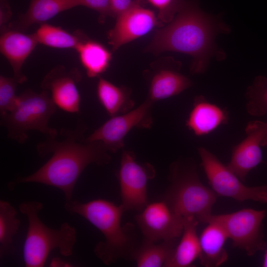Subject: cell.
<instances>
[{
  "label": "cell",
  "mask_w": 267,
  "mask_h": 267,
  "mask_svg": "<svg viewBox=\"0 0 267 267\" xmlns=\"http://www.w3.org/2000/svg\"><path fill=\"white\" fill-rule=\"evenodd\" d=\"M246 109L254 116H261L267 113V78L257 77L246 92Z\"/></svg>",
  "instance_id": "obj_26"
},
{
  "label": "cell",
  "mask_w": 267,
  "mask_h": 267,
  "mask_svg": "<svg viewBox=\"0 0 267 267\" xmlns=\"http://www.w3.org/2000/svg\"><path fill=\"white\" fill-rule=\"evenodd\" d=\"M56 107L46 90L37 93L27 89L18 95L11 111L0 115V126L6 129L8 138L20 144L27 141L30 131H38L46 137H55L58 132L48 122Z\"/></svg>",
  "instance_id": "obj_6"
},
{
  "label": "cell",
  "mask_w": 267,
  "mask_h": 267,
  "mask_svg": "<svg viewBox=\"0 0 267 267\" xmlns=\"http://www.w3.org/2000/svg\"><path fill=\"white\" fill-rule=\"evenodd\" d=\"M153 102L146 99L138 106L124 114L110 117L86 137L88 141H98L111 153L124 146L126 135L134 129H150L153 126Z\"/></svg>",
  "instance_id": "obj_9"
},
{
  "label": "cell",
  "mask_w": 267,
  "mask_h": 267,
  "mask_svg": "<svg viewBox=\"0 0 267 267\" xmlns=\"http://www.w3.org/2000/svg\"><path fill=\"white\" fill-rule=\"evenodd\" d=\"M75 49L89 78L99 77L108 68L112 59L111 53L99 43L85 38Z\"/></svg>",
  "instance_id": "obj_22"
},
{
  "label": "cell",
  "mask_w": 267,
  "mask_h": 267,
  "mask_svg": "<svg viewBox=\"0 0 267 267\" xmlns=\"http://www.w3.org/2000/svg\"><path fill=\"white\" fill-rule=\"evenodd\" d=\"M199 222L193 217L184 218L183 229L181 239L169 260L166 267H188L199 258L200 245L196 228Z\"/></svg>",
  "instance_id": "obj_20"
},
{
  "label": "cell",
  "mask_w": 267,
  "mask_h": 267,
  "mask_svg": "<svg viewBox=\"0 0 267 267\" xmlns=\"http://www.w3.org/2000/svg\"><path fill=\"white\" fill-rule=\"evenodd\" d=\"M176 241L164 240L157 243L144 238L134 252L132 260L138 267H165L176 247Z\"/></svg>",
  "instance_id": "obj_23"
},
{
  "label": "cell",
  "mask_w": 267,
  "mask_h": 267,
  "mask_svg": "<svg viewBox=\"0 0 267 267\" xmlns=\"http://www.w3.org/2000/svg\"><path fill=\"white\" fill-rule=\"evenodd\" d=\"M228 30L196 5L184 1L173 20L156 32L145 51L158 54L170 51L189 55L193 58L191 73H204L212 57L222 56L215 44L216 35Z\"/></svg>",
  "instance_id": "obj_2"
},
{
  "label": "cell",
  "mask_w": 267,
  "mask_h": 267,
  "mask_svg": "<svg viewBox=\"0 0 267 267\" xmlns=\"http://www.w3.org/2000/svg\"><path fill=\"white\" fill-rule=\"evenodd\" d=\"M51 267H69L70 264L64 263V261L59 258H55L52 259L51 262L50 266Z\"/></svg>",
  "instance_id": "obj_32"
},
{
  "label": "cell",
  "mask_w": 267,
  "mask_h": 267,
  "mask_svg": "<svg viewBox=\"0 0 267 267\" xmlns=\"http://www.w3.org/2000/svg\"><path fill=\"white\" fill-rule=\"evenodd\" d=\"M86 131L85 124L79 121L74 129H61L60 139L46 137L39 143L36 146L38 155L43 158L51 154V158L34 173L10 182L9 189L19 183H39L59 189L66 201L71 200L75 184L88 166L107 165L111 160L102 142L86 140Z\"/></svg>",
  "instance_id": "obj_1"
},
{
  "label": "cell",
  "mask_w": 267,
  "mask_h": 267,
  "mask_svg": "<svg viewBox=\"0 0 267 267\" xmlns=\"http://www.w3.org/2000/svg\"><path fill=\"white\" fill-rule=\"evenodd\" d=\"M198 152L209 183L217 195L239 202L251 200L267 203V185L249 187L213 153L203 147Z\"/></svg>",
  "instance_id": "obj_8"
},
{
  "label": "cell",
  "mask_w": 267,
  "mask_h": 267,
  "mask_svg": "<svg viewBox=\"0 0 267 267\" xmlns=\"http://www.w3.org/2000/svg\"><path fill=\"white\" fill-rule=\"evenodd\" d=\"M166 67L155 70L148 78L147 99L155 103L177 95L192 86L191 81L178 71Z\"/></svg>",
  "instance_id": "obj_16"
},
{
  "label": "cell",
  "mask_w": 267,
  "mask_h": 267,
  "mask_svg": "<svg viewBox=\"0 0 267 267\" xmlns=\"http://www.w3.org/2000/svg\"><path fill=\"white\" fill-rule=\"evenodd\" d=\"M38 43L56 48H75L85 36L70 33L60 27L41 24L34 34Z\"/></svg>",
  "instance_id": "obj_25"
},
{
  "label": "cell",
  "mask_w": 267,
  "mask_h": 267,
  "mask_svg": "<svg viewBox=\"0 0 267 267\" xmlns=\"http://www.w3.org/2000/svg\"><path fill=\"white\" fill-rule=\"evenodd\" d=\"M38 44L34 34L28 35L20 31L9 30L4 31L1 35L0 52L9 62L13 71V77L19 84L27 80L22 73V67Z\"/></svg>",
  "instance_id": "obj_15"
},
{
  "label": "cell",
  "mask_w": 267,
  "mask_h": 267,
  "mask_svg": "<svg viewBox=\"0 0 267 267\" xmlns=\"http://www.w3.org/2000/svg\"><path fill=\"white\" fill-rule=\"evenodd\" d=\"M42 203L30 201L19 205L20 212L26 216L28 229L23 247V258L27 267L44 266L50 252L58 249L63 256L72 255L76 242L75 229L63 222L58 229H53L40 220Z\"/></svg>",
  "instance_id": "obj_5"
},
{
  "label": "cell",
  "mask_w": 267,
  "mask_h": 267,
  "mask_svg": "<svg viewBox=\"0 0 267 267\" xmlns=\"http://www.w3.org/2000/svg\"><path fill=\"white\" fill-rule=\"evenodd\" d=\"M168 178L170 185L163 199L182 217H192L206 223L217 195L200 181L194 161L185 158L174 162Z\"/></svg>",
  "instance_id": "obj_4"
},
{
  "label": "cell",
  "mask_w": 267,
  "mask_h": 267,
  "mask_svg": "<svg viewBox=\"0 0 267 267\" xmlns=\"http://www.w3.org/2000/svg\"><path fill=\"white\" fill-rule=\"evenodd\" d=\"M18 82L14 77L0 76V114L3 115L15 107L17 96L16 90Z\"/></svg>",
  "instance_id": "obj_27"
},
{
  "label": "cell",
  "mask_w": 267,
  "mask_h": 267,
  "mask_svg": "<svg viewBox=\"0 0 267 267\" xmlns=\"http://www.w3.org/2000/svg\"><path fill=\"white\" fill-rule=\"evenodd\" d=\"M199 237L201 264L205 267H217L227 260L224 248L228 236L222 226L214 222L207 223Z\"/></svg>",
  "instance_id": "obj_18"
},
{
  "label": "cell",
  "mask_w": 267,
  "mask_h": 267,
  "mask_svg": "<svg viewBox=\"0 0 267 267\" xmlns=\"http://www.w3.org/2000/svg\"><path fill=\"white\" fill-rule=\"evenodd\" d=\"M11 11L7 0H0V25H3L10 18Z\"/></svg>",
  "instance_id": "obj_31"
},
{
  "label": "cell",
  "mask_w": 267,
  "mask_h": 267,
  "mask_svg": "<svg viewBox=\"0 0 267 267\" xmlns=\"http://www.w3.org/2000/svg\"><path fill=\"white\" fill-rule=\"evenodd\" d=\"M158 10V19L162 22L169 23L174 18L183 0H146Z\"/></svg>",
  "instance_id": "obj_28"
},
{
  "label": "cell",
  "mask_w": 267,
  "mask_h": 267,
  "mask_svg": "<svg viewBox=\"0 0 267 267\" xmlns=\"http://www.w3.org/2000/svg\"><path fill=\"white\" fill-rule=\"evenodd\" d=\"M135 220L144 238L153 242L177 240L183 229L184 218L164 199L148 203Z\"/></svg>",
  "instance_id": "obj_11"
},
{
  "label": "cell",
  "mask_w": 267,
  "mask_h": 267,
  "mask_svg": "<svg viewBox=\"0 0 267 267\" xmlns=\"http://www.w3.org/2000/svg\"><path fill=\"white\" fill-rule=\"evenodd\" d=\"M246 137L232 150L228 168L241 181L262 161V147L267 145V122L250 121L245 128Z\"/></svg>",
  "instance_id": "obj_12"
},
{
  "label": "cell",
  "mask_w": 267,
  "mask_h": 267,
  "mask_svg": "<svg viewBox=\"0 0 267 267\" xmlns=\"http://www.w3.org/2000/svg\"><path fill=\"white\" fill-rule=\"evenodd\" d=\"M155 175V170L152 165L138 163L134 151L122 149L118 178L121 205L125 211L140 212L148 203L147 182Z\"/></svg>",
  "instance_id": "obj_10"
},
{
  "label": "cell",
  "mask_w": 267,
  "mask_h": 267,
  "mask_svg": "<svg viewBox=\"0 0 267 267\" xmlns=\"http://www.w3.org/2000/svg\"><path fill=\"white\" fill-rule=\"evenodd\" d=\"M112 17H117L131 7L134 0H110Z\"/></svg>",
  "instance_id": "obj_30"
},
{
  "label": "cell",
  "mask_w": 267,
  "mask_h": 267,
  "mask_svg": "<svg viewBox=\"0 0 267 267\" xmlns=\"http://www.w3.org/2000/svg\"><path fill=\"white\" fill-rule=\"evenodd\" d=\"M159 22L152 10L134 0L132 6L116 17L114 27L107 34L113 51L150 32Z\"/></svg>",
  "instance_id": "obj_13"
},
{
  "label": "cell",
  "mask_w": 267,
  "mask_h": 267,
  "mask_svg": "<svg viewBox=\"0 0 267 267\" xmlns=\"http://www.w3.org/2000/svg\"><path fill=\"white\" fill-rule=\"evenodd\" d=\"M227 119V114L224 110L200 95L194 98L185 125L194 134L201 136L225 124Z\"/></svg>",
  "instance_id": "obj_17"
},
{
  "label": "cell",
  "mask_w": 267,
  "mask_h": 267,
  "mask_svg": "<svg viewBox=\"0 0 267 267\" xmlns=\"http://www.w3.org/2000/svg\"><path fill=\"white\" fill-rule=\"evenodd\" d=\"M262 266L263 267H267V250L266 249L264 256Z\"/></svg>",
  "instance_id": "obj_33"
},
{
  "label": "cell",
  "mask_w": 267,
  "mask_h": 267,
  "mask_svg": "<svg viewBox=\"0 0 267 267\" xmlns=\"http://www.w3.org/2000/svg\"><path fill=\"white\" fill-rule=\"evenodd\" d=\"M81 75L76 69L67 71L58 67L47 73L41 83L55 104L61 110L70 113H78L80 110L81 96L77 84Z\"/></svg>",
  "instance_id": "obj_14"
},
{
  "label": "cell",
  "mask_w": 267,
  "mask_h": 267,
  "mask_svg": "<svg viewBox=\"0 0 267 267\" xmlns=\"http://www.w3.org/2000/svg\"><path fill=\"white\" fill-rule=\"evenodd\" d=\"M17 211L6 201H0V256L15 252L13 238L17 233L20 222Z\"/></svg>",
  "instance_id": "obj_24"
},
{
  "label": "cell",
  "mask_w": 267,
  "mask_h": 267,
  "mask_svg": "<svg viewBox=\"0 0 267 267\" xmlns=\"http://www.w3.org/2000/svg\"><path fill=\"white\" fill-rule=\"evenodd\" d=\"M65 210L88 220L103 234L105 240L94 249L96 256L104 264L110 265L120 259L132 260L137 245L131 226H122L121 220L125 210L123 206L103 199L86 203L72 199L66 201Z\"/></svg>",
  "instance_id": "obj_3"
},
{
  "label": "cell",
  "mask_w": 267,
  "mask_h": 267,
  "mask_svg": "<svg viewBox=\"0 0 267 267\" xmlns=\"http://www.w3.org/2000/svg\"><path fill=\"white\" fill-rule=\"evenodd\" d=\"M78 6V0H30L27 10L12 27L23 31L33 24L45 23L59 13Z\"/></svg>",
  "instance_id": "obj_19"
},
{
  "label": "cell",
  "mask_w": 267,
  "mask_h": 267,
  "mask_svg": "<svg viewBox=\"0 0 267 267\" xmlns=\"http://www.w3.org/2000/svg\"><path fill=\"white\" fill-rule=\"evenodd\" d=\"M79 6H84L95 10L99 14L100 22L108 16L112 17L110 0H78Z\"/></svg>",
  "instance_id": "obj_29"
},
{
  "label": "cell",
  "mask_w": 267,
  "mask_h": 267,
  "mask_svg": "<svg viewBox=\"0 0 267 267\" xmlns=\"http://www.w3.org/2000/svg\"><path fill=\"white\" fill-rule=\"evenodd\" d=\"M266 214L265 210L244 209L229 214H212L206 223L214 222L219 223L231 239L234 247L243 250L252 256L267 249L263 230V221Z\"/></svg>",
  "instance_id": "obj_7"
},
{
  "label": "cell",
  "mask_w": 267,
  "mask_h": 267,
  "mask_svg": "<svg viewBox=\"0 0 267 267\" xmlns=\"http://www.w3.org/2000/svg\"><path fill=\"white\" fill-rule=\"evenodd\" d=\"M98 100L110 117L124 114L134 108L131 90L124 86H117L99 78L96 87Z\"/></svg>",
  "instance_id": "obj_21"
}]
</instances>
